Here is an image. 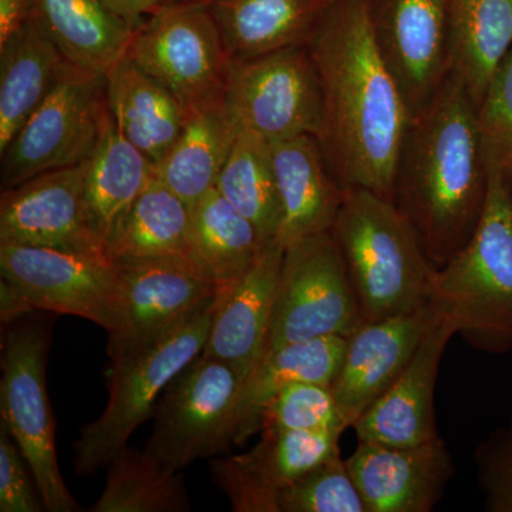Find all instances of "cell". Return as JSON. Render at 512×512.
<instances>
[{
  "mask_svg": "<svg viewBox=\"0 0 512 512\" xmlns=\"http://www.w3.org/2000/svg\"><path fill=\"white\" fill-rule=\"evenodd\" d=\"M222 100L239 128L269 143L322 133V86L308 45L232 62Z\"/></svg>",
  "mask_w": 512,
  "mask_h": 512,
  "instance_id": "obj_10",
  "label": "cell"
},
{
  "mask_svg": "<svg viewBox=\"0 0 512 512\" xmlns=\"http://www.w3.org/2000/svg\"><path fill=\"white\" fill-rule=\"evenodd\" d=\"M279 512H366V507L339 453L286 488Z\"/></svg>",
  "mask_w": 512,
  "mask_h": 512,
  "instance_id": "obj_35",
  "label": "cell"
},
{
  "mask_svg": "<svg viewBox=\"0 0 512 512\" xmlns=\"http://www.w3.org/2000/svg\"><path fill=\"white\" fill-rule=\"evenodd\" d=\"M485 164L480 222L466 247L437 268L429 303L471 348L503 355L512 350V181Z\"/></svg>",
  "mask_w": 512,
  "mask_h": 512,
  "instance_id": "obj_3",
  "label": "cell"
},
{
  "mask_svg": "<svg viewBox=\"0 0 512 512\" xmlns=\"http://www.w3.org/2000/svg\"><path fill=\"white\" fill-rule=\"evenodd\" d=\"M454 336L451 323L436 312L403 372L352 427L359 441L414 446L440 436L434 390L441 359Z\"/></svg>",
  "mask_w": 512,
  "mask_h": 512,
  "instance_id": "obj_19",
  "label": "cell"
},
{
  "mask_svg": "<svg viewBox=\"0 0 512 512\" xmlns=\"http://www.w3.org/2000/svg\"><path fill=\"white\" fill-rule=\"evenodd\" d=\"M106 484L92 512H185L190 495L180 470L147 450L126 446L106 467Z\"/></svg>",
  "mask_w": 512,
  "mask_h": 512,
  "instance_id": "obj_32",
  "label": "cell"
},
{
  "mask_svg": "<svg viewBox=\"0 0 512 512\" xmlns=\"http://www.w3.org/2000/svg\"><path fill=\"white\" fill-rule=\"evenodd\" d=\"M104 107L106 74L73 67L0 153L2 190L84 163L96 146Z\"/></svg>",
  "mask_w": 512,
  "mask_h": 512,
  "instance_id": "obj_11",
  "label": "cell"
},
{
  "mask_svg": "<svg viewBox=\"0 0 512 512\" xmlns=\"http://www.w3.org/2000/svg\"><path fill=\"white\" fill-rule=\"evenodd\" d=\"M33 5L35 0H0V43L30 18Z\"/></svg>",
  "mask_w": 512,
  "mask_h": 512,
  "instance_id": "obj_40",
  "label": "cell"
},
{
  "mask_svg": "<svg viewBox=\"0 0 512 512\" xmlns=\"http://www.w3.org/2000/svg\"><path fill=\"white\" fill-rule=\"evenodd\" d=\"M30 16L83 72L107 74L127 56L134 35L133 26L103 0H35Z\"/></svg>",
  "mask_w": 512,
  "mask_h": 512,
  "instance_id": "obj_28",
  "label": "cell"
},
{
  "mask_svg": "<svg viewBox=\"0 0 512 512\" xmlns=\"http://www.w3.org/2000/svg\"><path fill=\"white\" fill-rule=\"evenodd\" d=\"M35 311V306L15 285L10 284L5 278L0 279V319L3 328H8L12 323L32 315Z\"/></svg>",
  "mask_w": 512,
  "mask_h": 512,
  "instance_id": "obj_39",
  "label": "cell"
},
{
  "mask_svg": "<svg viewBox=\"0 0 512 512\" xmlns=\"http://www.w3.org/2000/svg\"><path fill=\"white\" fill-rule=\"evenodd\" d=\"M247 453L212 460L211 477L235 512H279L286 488L340 453L335 431L265 429Z\"/></svg>",
  "mask_w": 512,
  "mask_h": 512,
  "instance_id": "obj_16",
  "label": "cell"
},
{
  "mask_svg": "<svg viewBox=\"0 0 512 512\" xmlns=\"http://www.w3.org/2000/svg\"><path fill=\"white\" fill-rule=\"evenodd\" d=\"M127 56L185 109L224 99L232 60L207 2L165 0L134 29Z\"/></svg>",
  "mask_w": 512,
  "mask_h": 512,
  "instance_id": "obj_7",
  "label": "cell"
},
{
  "mask_svg": "<svg viewBox=\"0 0 512 512\" xmlns=\"http://www.w3.org/2000/svg\"><path fill=\"white\" fill-rule=\"evenodd\" d=\"M245 377L217 357L200 355L161 394L146 450L184 470L235 444V412Z\"/></svg>",
  "mask_w": 512,
  "mask_h": 512,
  "instance_id": "obj_9",
  "label": "cell"
},
{
  "mask_svg": "<svg viewBox=\"0 0 512 512\" xmlns=\"http://www.w3.org/2000/svg\"><path fill=\"white\" fill-rule=\"evenodd\" d=\"M0 275L15 285L36 311L79 316L107 333L116 328L119 278L110 259L0 244Z\"/></svg>",
  "mask_w": 512,
  "mask_h": 512,
  "instance_id": "obj_12",
  "label": "cell"
},
{
  "mask_svg": "<svg viewBox=\"0 0 512 512\" xmlns=\"http://www.w3.org/2000/svg\"><path fill=\"white\" fill-rule=\"evenodd\" d=\"M323 96L319 141L343 190L393 201L412 114L377 46L369 0H332L308 43Z\"/></svg>",
  "mask_w": 512,
  "mask_h": 512,
  "instance_id": "obj_1",
  "label": "cell"
},
{
  "mask_svg": "<svg viewBox=\"0 0 512 512\" xmlns=\"http://www.w3.org/2000/svg\"><path fill=\"white\" fill-rule=\"evenodd\" d=\"M217 295L126 365L110 369L109 400L99 419L83 427L73 444L77 476L89 477L109 466L128 446L134 431L153 419L161 394L204 352Z\"/></svg>",
  "mask_w": 512,
  "mask_h": 512,
  "instance_id": "obj_5",
  "label": "cell"
},
{
  "mask_svg": "<svg viewBox=\"0 0 512 512\" xmlns=\"http://www.w3.org/2000/svg\"><path fill=\"white\" fill-rule=\"evenodd\" d=\"M348 338L332 336L289 343L266 353L254 367L239 394L235 412V444L261 431L266 403L293 383L330 384L342 365Z\"/></svg>",
  "mask_w": 512,
  "mask_h": 512,
  "instance_id": "obj_29",
  "label": "cell"
},
{
  "mask_svg": "<svg viewBox=\"0 0 512 512\" xmlns=\"http://www.w3.org/2000/svg\"><path fill=\"white\" fill-rule=\"evenodd\" d=\"M332 0H211L232 62L306 45Z\"/></svg>",
  "mask_w": 512,
  "mask_h": 512,
  "instance_id": "obj_24",
  "label": "cell"
},
{
  "mask_svg": "<svg viewBox=\"0 0 512 512\" xmlns=\"http://www.w3.org/2000/svg\"><path fill=\"white\" fill-rule=\"evenodd\" d=\"M285 429L335 431L348 429L330 384L293 383L266 403L261 431Z\"/></svg>",
  "mask_w": 512,
  "mask_h": 512,
  "instance_id": "obj_34",
  "label": "cell"
},
{
  "mask_svg": "<svg viewBox=\"0 0 512 512\" xmlns=\"http://www.w3.org/2000/svg\"><path fill=\"white\" fill-rule=\"evenodd\" d=\"M116 268L119 311L116 328L107 333L110 369L146 352L217 295L210 279L188 266L143 262Z\"/></svg>",
  "mask_w": 512,
  "mask_h": 512,
  "instance_id": "obj_13",
  "label": "cell"
},
{
  "mask_svg": "<svg viewBox=\"0 0 512 512\" xmlns=\"http://www.w3.org/2000/svg\"><path fill=\"white\" fill-rule=\"evenodd\" d=\"M153 177L154 164L124 137L106 100L96 146L84 161L87 208L106 249Z\"/></svg>",
  "mask_w": 512,
  "mask_h": 512,
  "instance_id": "obj_22",
  "label": "cell"
},
{
  "mask_svg": "<svg viewBox=\"0 0 512 512\" xmlns=\"http://www.w3.org/2000/svg\"><path fill=\"white\" fill-rule=\"evenodd\" d=\"M239 130L224 100L190 107L180 136L154 165V177L195 204L217 185Z\"/></svg>",
  "mask_w": 512,
  "mask_h": 512,
  "instance_id": "obj_26",
  "label": "cell"
},
{
  "mask_svg": "<svg viewBox=\"0 0 512 512\" xmlns=\"http://www.w3.org/2000/svg\"><path fill=\"white\" fill-rule=\"evenodd\" d=\"M487 180L476 104L450 72L429 106L410 123L393 195L436 268L473 237Z\"/></svg>",
  "mask_w": 512,
  "mask_h": 512,
  "instance_id": "obj_2",
  "label": "cell"
},
{
  "mask_svg": "<svg viewBox=\"0 0 512 512\" xmlns=\"http://www.w3.org/2000/svg\"><path fill=\"white\" fill-rule=\"evenodd\" d=\"M107 256L114 265L170 262L202 274L192 251L191 205L153 177L110 239Z\"/></svg>",
  "mask_w": 512,
  "mask_h": 512,
  "instance_id": "obj_25",
  "label": "cell"
},
{
  "mask_svg": "<svg viewBox=\"0 0 512 512\" xmlns=\"http://www.w3.org/2000/svg\"><path fill=\"white\" fill-rule=\"evenodd\" d=\"M346 461L366 512H431L456 474L441 436L414 446L359 441Z\"/></svg>",
  "mask_w": 512,
  "mask_h": 512,
  "instance_id": "obj_17",
  "label": "cell"
},
{
  "mask_svg": "<svg viewBox=\"0 0 512 512\" xmlns=\"http://www.w3.org/2000/svg\"><path fill=\"white\" fill-rule=\"evenodd\" d=\"M362 325L355 289L330 231L286 247L264 356L303 340L349 338Z\"/></svg>",
  "mask_w": 512,
  "mask_h": 512,
  "instance_id": "obj_8",
  "label": "cell"
},
{
  "mask_svg": "<svg viewBox=\"0 0 512 512\" xmlns=\"http://www.w3.org/2000/svg\"><path fill=\"white\" fill-rule=\"evenodd\" d=\"M284 252L279 239L266 242L247 274L228 292L217 293V309L201 355L231 363L245 379L265 353Z\"/></svg>",
  "mask_w": 512,
  "mask_h": 512,
  "instance_id": "obj_20",
  "label": "cell"
},
{
  "mask_svg": "<svg viewBox=\"0 0 512 512\" xmlns=\"http://www.w3.org/2000/svg\"><path fill=\"white\" fill-rule=\"evenodd\" d=\"M201 2H207V3H210L211 0H201Z\"/></svg>",
  "mask_w": 512,
  "mask_h": 512,
  "instance_id": "obj_42",
  "label": "cell"
},
{
  "mask_svg": "<svg viewBox=\"0 0 512 512\" xmlns=\"http://www.w3.org/2000/svg\"><path fill=\"white\" fill-rule=\"evenodd\" d=\"M512 49V0H451L450 72L476 107Z\"/></svg>",
  "mask_w": 512,
  "mask_h": 512,
  "instance_id": "obj_30",
  "label": "cell"
},
{
  "mask_svg": "<svg viewBox=\"0 0 512 512\" xmlns=\"http://www.w3.org/2000/svg\"><path fill=\"white\" fill-rule=\"evenodd\" d=\"M73 67L32 16L0 43V153Z\"/></svg>",
  "mask_w": 512,
  "mask_h": 512,
  "instance_id": "obj_23",
  "label": "cell"
},
{
  "mask_svg": "<svg viewBox=\"0 0 512 512\" xmlns=\"http://www.w3.org/2000/svg\"><path fill=\"white\" fill-rule=\"evenodd\" d=\"M215 188L254 224L265 242L278 239L282 208L266 138L241 128Z\"/></svg>",
  "mask_w": 512,
  "mask_h": 512,
  "instance_id": "obj_33",
  "label": "cell"
},
{
  "mask_svg": "<svg viewBox=\"0 0 512 512\" xmlns=\"http://www.w3.org/2000/svg\"><path fill=\"white\" fill-rule=\"evenodd\" d=\"M451 0H369L377 46L416 117L450 73Z\"/></svg>",
  "mask_w": 512,
  "mask_h": 512,
  "instance_id": "obj_14",
  "label": "cell"
},
{
  "mask_svg": "<svg viewBox=\"0 0 512 512\" xmlns=\"http://www.w3.org/2000/svg\"><path fill=\"white\" fill-rule=\"evenodd\" d=\"M0 244L107 258L84 194V163L36 175L0 195Z\"/></svg>",
  "mask_w": 512,
  "mask_h": 512,
  "instance_id": "obj_15",
  "label": "cell"
},
{
  "mask_svg": "<svg viewBox=\"0 0 512 512\" xmlns=\"http://www.w3.org/2000/svg\"><path fill=\"white\" fill-rule=\"evenodd\" d=\"M52 320L32 316L6 328L3 336L0 410L35 476L46 511L82 510L64 483L56 454V423L47 393V357Z\"/></svg>",
  "mask_w": 512,
  "mask_h": 512,
  "instance_id": "obj_6",
  "label": "cell"
},
{
  "mask_svg": "<svg viewBox=\"0 0 512 512\" xmlns=\"http://www.w3.org/2000/svg\"><path fill=\"white\" fill-rule=\"evenodd\" d=\"M477 123L485 161L512 181V49L485 90Z\"/></svg>",
  "mask_w": 512,
  "mask_h": 512,
  "instance_id": "obj_36",
  "label": "cell"
},
{
  "mask_svg": "<svg viewBox=\"0 0 512 512\" xmlns=\"http://www.w3.org/2000/svg\"><path fill=\"white\" fill-rule=\"evenodd\" d=\"M436 311H417L363 323L346 343L332 390L348 429L389 390L419 348Z\"/></svg>",
  "mask_w": 512,
  "mask_h": 512,
  "instance_id": "obj_18",
  "label": "cell"
},
{
  "mask_svg": "<svg viewBox=\"0 0 512 512\" xmlns=\"http://www.w3.org/2000/svg\"><path fill=\"white\" fill-rule=\"evenodd\" d=\"M330 234L348 269L363 323L429 303L437 268L394 201L365 188H348Z\"/></svg>",
  "mask_w": 512,
  "mask_h": 512,
  "instance_id": "obj_4",
  "label": "cell"
},
{
  "mask_svg": "<svg viewBox=\"0 0 512 512\" xmlns=\"http://www.w3.org/2000/svg\"><path fill=\"white\" fill-rule=\"evenodd\" d=\"M103 2L136 29L148 15L160 8L165 0H103Z\"/></svg>",
  "mask_w": 512,
  "mask_h": 512,
  "instance_id": "obj_41",
  "label": "cell"
},
{
  "mask_svg": "<svg viewBox=\"0 0 512 512\" xmlns=\"http://www.w3.org/2000/svg\"><path fill=\"white\" fill-rule=\"evenodd\" d=\"M106 100L121 133L154 165L180 136L187 117L184 104L128 56L107 72Z\"/></svg>",
  "mask_w": 512,
  "mask_h": 512,
  "instance_id": "obj_27",
  "label": "cell"
},
{
  "mask_svg": "<svg viewBox=\"0 0 512 512\" xmlns=\"http://www.w3.org/2000/svg\"><path fill=\"white\" fill-rule=\"evenodd\" d=\"M477 483L488 512H512V421L474 451Z\"/></svg>",
  "mask_w": 512,
  "mask_h": 512,
  "instance_id": "obj_37",
  "label": "cell"
},
{
  "mask_svg": "<svg viewBox=\"0 0 512 512\" xmlns=\"http://www.w3.org/2000/svg\"><path fill=\"white\" fill-rule=\"evenodd\" d=\"M191 239L195 262L218 295L247 274L266 244L254 224L217 188L191 205Z\"/></svg>",
  "mask_w": 512,
  "mask_h": 512,
  "instance_id": "obj_31",
  "label": "cell"
},
{
  "mask_svg": "<svg viewBox=\"0 0 512 512\" xmlns=\"http://www.w3.org/2000/svg\"><path fill=\"white\" fill-rule=\"evenodd\" d=\"M0 511H46L28 461L3 423L0 426Z\"/></svg>",
  "mask_w": 512,
  "mask_h": 512,
  "instance_id": "obj_38",
  "label": "cell"
},
{
  "mask_svg": "<svg viewBox=\"0 0 512 512\" xmlns=\"http://www.w3.org/2000/svg\"><path fill=\"white\" fill-rule=\"evenodd\" d=\"M271 153L282 208L279 242L286 248L330 231L345 190L333 175L319 138L303 134L275 141Z\"/></svg>",
  "mask_w": 512,
  "mask_h": 512,
  "instance_id": "obj_21",
  "label": "cell"
}]
</instances>
